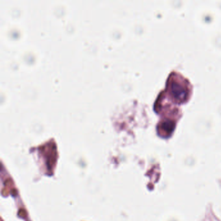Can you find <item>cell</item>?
I'll list each match as a JSON object with an SVG mask.
<instances>
[{"label":"cell","instance_id":"2","mask_svg":"<svg viewBox=\"0 0 221 221\" xmlns=\"http://www.w3.org/2000/svg\"><path fill=\"white\" fill-rule=\"evenodd\" d=\"M177 121L173 118H162L157 126L158 132L160 136L164 138L170 136L174 131Z\"/></svg>","mask_w":221,"mask_h":221},{"label":"cell","instance_id":"1","mask_svg":"<svg viewBox=\"0 0 221 221\" xmlns=\"http://www.w3.org/2000/svg\"><path fill=\"white\" fill-rule=\"evenodd\" d=\"M171 98L176 104H183L188 101L192 92L190 83L177 72H172L166 84V90Z\"/></svg>","mask_w":221,"mask_h":221}]
</instances>
